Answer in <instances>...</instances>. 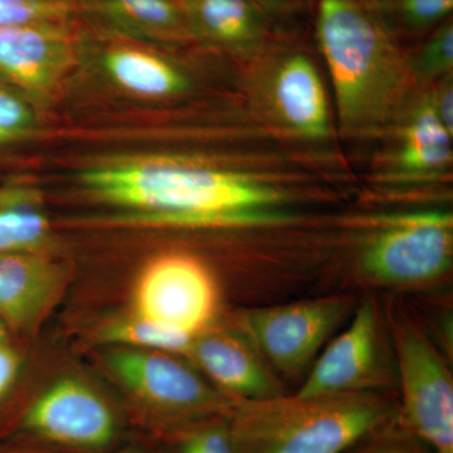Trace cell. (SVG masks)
Returning a JSON list of instances; mask_svg holds the SVG:
<instances>
[{
  "label": "cell",
  "instance_id": "cell-11",
  "mask_svg": "<svg viewBox=\"0 0 453 453\" xmlns=\"http://www.w3.org/2000/svg\"><path fill=\"white\" fill-rule=\"evenodd\" d=\"M81 50L74 19L0 28V80L26 96H52Z\"/></svg>",
  "mask_w": 453,
  "mask_h": 453
},
{
  "label": "cell",
  "instance_id": "cell-30",
  "mask_svg": "<svg viewBox=\"0 0 453 453\" xmlns=\"http://www.w3.org/2000/svg\"><path fill=\"white\" fill-rule=\"evenodd\" d=\"M111 453H149L142 447L139 446H127L122 447V449H113Z\"/></svg>",
  "mask_w": 453,
  "mask_h": 453
},
{
  "label": "cell",
  "instance_id": "cell-20",
  "mask_svg": "<svg viewBox=\"0 0 453 453\" xmlns=\"http://www.w3.org/2000/svg\"><path fill=\"white\" fill-rule=\"evenodd\" d=\"M388 31L418 35L434 29L451 16L453 0H365Z\"/></svg>",
  "mask_w": 453,
  "mask_h": 453
},
{
  "label": "cell",
  "instance_id": "cell-5",
  "mask_svg": "<svg viewBox=\"0 0 453 453\" xmlns=\"http://www.w3.org/2000/svg\"><path fill=\"white\" fill-rule=\"evenodd\" d=\"M107 362L138 398L149 421L165 432L204 417L229 413L237 402L208 386L172 353L124 348L112 351Z\"/></svg>",
  "mask_w": 453,
  "mask_h": 453
},
{
  "label": "cell",
  "instance_id": "cell-19",
  "mask_svg": "<svg viewBox=\"0 0 453 453\" xmlns=\"http://www.w3.org/2000/svg\"><path fill=\"white\" fill-rule=\"evenodd\" d=\"M49 219L22 190L0 196V255L35 251L49 240Z\"/></svg>",
  "mask_w": 453,
  "mask_h": 453
},
{
  "label": "cell",
  "instance_id": "cell-14",
  "mask_svg": "<svg viewBox=\"0 0 453 453\" xmlns=\"http://www.w3.org/2000/svg\"><path fill=\"white\" fill-rule=\"evenodd\" d=\"M98 37V35H97ZM97 65L107 81L130 96L164 100L189 89L187 74L150 44L100 37Z\"/></svg>",
  "mask_w": 453,
  "mask_h": 453
},
{
  "label": "cell",
  "instance_id": "cell-32",
  "mask_svg": "<svg viewBox=\"0 0 453 453\" xmlns=\"http://www.w3.org/2000/svg\"><path fill=\"white\" fill-rule=\"evenodd\" d=\"M57 2L68 3V4H73V0H57Z\"/></svg>",
  "mask_w": 453,
  "mask_h": 453
},
{
  "label": "cell",
  "instance_id": "cell-4",
  "mask_svg": "<svg viewBox=\"0 0 453 453\" xmlns=\"http://www.w3.org/2000/svg\"><path fill=\"white\" fill-rule=\"evenodd\" d=\"M452 213L408 211L380 219L360 253L366 279L389 288H417L451 270Z\"/></svg>",
  "mask_w": 453,
  "mask_h": 453
},
{
  "label": "cell",
  "instance_id": "cell-1",
  "mask_svg": "<svg viewBox=\"0 0 453 453\" xmlns=\"http://www.w3.org/2000/svg\"><path fill=\"white\" fill-rule=\"evenodd\" d=\"M97 201L129 211L145 225L246 226L288 219L283 195L249 175L164 159L96 164L79 174Z\"/></svg>",
  "mask_w": 453,
  "mask_h": 453
},
{
  "label": "cell",
  "instance_id": "cell-22",
  "mask_svg": "<svg viewBox=\"0 0 453 453\" xmlns=\"http://www.w3.org/2000/svg\"><path fill=\"white\" fill-rule=\"evenodd\" d=\"M103 339L111 344L125 345V348L189 354L195 338L166 329L138 316H131L109 325L104 330Z\"/></svg>",
  "mask_w": 453,
  "mask_h": 453
},
{
  "label": "cell",
  "instance_id": "cell-10",
  "mask_svg": "<svg viewBox=\"0 0 453 453\" xmlns=\"http://www.w3.org/2000/svg\"><path fill=\"white\" fill-rule=\"evenodd\" d=\"M390 369L374 300L366 297L349 325L316 357L296 395L380 393Z\"/></svg>",
  "mask_w": 453,
  "mask_h": 453
},
{
  "label": "cell",
  "instance_id": "cell-9",
  "mask_svg": "<svg viewBox=\"0 0 453 453\" xmlns=\"http://www.w3.org/2000/svg\"><path fill=\"white\" fill-rule=\"evenodd\" d=\"M20 429L42 447L70 453L111 451L121 434L118 411L73 378L57 381L20 416Z\"/></svg>",
  "mask_w": 453,
  "mask_h": 453
},
{
  "label": "cell",
  "instance_id": "cell-23",
  "mask_svg": "<svg viewBox=\"0 0 453 453\" xmlns=\"http://www.w3.org/2000/svg\"><path fill=\"white\" fill-rule=\"evenodd\" d=\"M410 73L419 79H434L451 73L453 67V26L445 20L434 29L425 44L407 59Z\"/></svg>",
  "mask_w": 453,
  "mask_h": 453
},
{
  "label": "cell",
  "instance_id": "cell-8",
  "mask_svg": "<svg viewBox=\"0 0 453 453\" xmlns=\"http://www.w3.org/2000/svg\"><path fill=\"white\" fill-rule=\"evenodd\" d=\"M351 305L348 295H332L250 309L238 318V333L270 366L295 375L312 365Z\"/></svg>",
  "mask_w": 453,
  "mask_h": 453
},
{
  "label": "cell",
  "instance_id": "cell-7",
  "mask_svg": "<svg viewBox=\"0 0 453 453\" xmlns=\"http://www.w3.org/2000/svg\"><path fill=\"white\" fill-rule=\"evenodd\" d=\"M134 316L195 336L210 329L219 290L210 267L186 252L155 256L140 271L133 290Z\"/></svg>",
  "mask_w": 453,
  "mask_h": 453
},
{
  "label": "cell",
  "instance_id": "cell-18",
  "mask_svg": "<svg viewBox=\"0 0 453 453\" xmlns=\"http://www.w3.org/2000/svg\"><path fill=\"white\" fill-rule=\"evenodd\" d=\"M451 142V134L438 120L428 98L414 110L402 133L399 173L416 179L440 174L452 162Z\"/></svg>",
  "mask_w": 453,
  "mask_h": 453
},
{
  "label": "cell",
  "instance_id": "cell-27",
  "mask_svg": "<svg viewBox=\"0 0 453 453\" xmlns=\"http://www.w3.org/2000/svg\"><path fill=\"white\" fill-rule=\"evenodd\" d=\"M19 365L20 360L17 351L7 345L0 344V402L13 387Z\"/></svg>",
  "mask_w": 453,
  "mask_h": 453
},
{
  "label": "cell",
  "instance_id": "cell-16",
  "mask_svg": "<svg viewBox=\"0 0 453 453\" xmlns=\"http://www.w3.org/2000/svg\"><path fill=\"white\" fill-rule=\"evenodd\" d=\"M271 105L288 129L311 139L330 133L329 107L323 81L308 57H285L270 83Z\"/></svg>",
  "mask_w": 453,
  "mask_h": 453
},
{
  "label": "cell",
  "instance_id": "cell-28",
  "mask_svg": "<svg viewBox=\"0 0 453 453\" xmlns=\"http://www.w3.org/2000/svg\"><path fill=\"white\" fill-rule=\"evenodd\" d=\"M434 111L438 120L446 127L449 134H453V88L452 81H446L440 88L429 97Z\"/></svg>",
  "mask_w": 453,
  "mask_h": 453
},
{
  "label": "cell",
  "instance_id": "cell-24",
  "mask_svg": "<svg viewBox=\"0 0 453 453\" xmlns=\"http://www.w3.org/2000/svg\"><path fill=\"white\" fill-rule=\"evenodd\" d=\"M37 122V113L23 94L0 82V145L28 138Z\"/></svg>",
  "mask_w": 453,
  "mask_h": 453
},
{
  "label": "cell",
  "instance_id": "cell-13",
  "mask_svg": "<svg viewBox=\"0 0 453 453\" xmlns=\"http://www.w3.org/2000/svg\"><path fill=\"white\" fill-rule=\"evenodd\" d=\"M189 356L219 392L235 401L285 395L267 363L240 333L207 329L193 339Z\"/></svg>",
  "mask_w": 453,
  "mask_h": 453
},
{
  "label": "cell",
  "instance_id": "cell-15",
  "mask_svg": "<svg viewBox=\"0 0 453 453\" xmlns=\"http://www.w3.org/2000/svg\"><path fill=\"white\" fill-rule=\"evenodd\" d=\"M192 40L234 55L262 49L267 13L256 0H179Z\"/></svg>",
  "mask_w": 453,
  "mask_h": 453
},
{
  "label": "cell",
  "instance_id": "cell-29",
  "mask_svg": "<svg viewBox=\"0 0 453 453\" xmlns=\"http://www.w3.org/2000/svg\"><path fill=\"white\" fill-rule=\"evenodd\" d=\"M266 13H283L299 7L303 0H256Z\"/></svg>",
  "mask_w": 453,
  "mask_h": 453
},
{
  "label": "cell",
  "instance_id": "cell-2",
  "mask_svg": "<svg viewBox=\"0 0 453 453\" xmlns=\"http://www.w3.org/2000/svg\"><path fill=\"white\" fill-rule=\"evenodd\" d=\"M316 35L342 130L368 135L393 118L408 85L407 59L365 0H319Z\"/></svg>",
  "mask_w": 453,
  "mask_h": 453
},
{
  "label": "cell",
  "instance_id": "cell-12",
  "mask_svg": "<svg viewBox=\"0 0 453 453\" xmlns=\"http://www.w3.org/2000/svg\"><path fill=\"white\" fill-rule=\"evenodd\" d=\"M73 8L98 37L150 46L192 40L179 0H73Z\"/></svg>",
  "mask_w": 453,
  "mask_h": 453
},
{
  "label": "cell",
  "instance_id": "cell-26",
  "mask_svg": "<svg viewBox=\"0 0 453 453\" xmlns=\"http://www.w3.org/2000/svg\"><path fill=\"white\" fill-rule=\"evenodd\" d=\"M396 417V416H395ZM347 453H434L429 447L392 421L366 437Z\"/></svg>",
  "mask_w": 453,
  "mask_h": 453
},
{
  "label": "cell",
  "instance_id": "cell-3",
  "mask_svg": "<svg viewBox=\"0 0 453 453\" xmlns=\"http://www.w3.org/2000/svg\"><path fill=\"white\" fill-rule=\"evenodd\" d=\"M395 416L380 393L281 395L237 401L229 413L240 453H347Z\"/></svg>",
  "mask_w": 453,
  "mask_h": 453
},
{
  "label": "cell",
  "instance_id": "cell-6",
  "mask_svg": "<svg viewBox=\"0 0 453 453\" xmlns=\"http://www.w3.org/2000/svg\"><path fill=\"white\" fill-rule=\"evenodd\" d=\"M402 390L395 421L434 453H453V380L445 357L410 321L393 324Z\"/></svg>",
  "mask_w": 453,
  "mask_h": 453
},
{
  "label": "cell",
  "instance_id": "cell-31",
  "mask_svg": "<svg viewBox=\"0 0 453 453\" xmlns=\"http://www.w3.org/2000/svg\"><path fill=\"white\" fill-rule=\"evenodd\" d=\"M5 338H7V327H5V324L0 320V344L4 342Z\"/></svg>",
  "mask_w": 453,
  "mask_h": 453
},
{
  "label": "cell",
  "instance_id": "cell-25",
  "mask_svg": "<svg viewBox=\"0 0 453 453\" xmlns=\"http://www.w3.org/2000/svg\"><path fill=\"white\" fill-rule=\"evenodd\" d=\"M74 19L73 4L57 0H0V28Z\"/></svg>",
  "mask_w": 453,
  "mask_h": 453
},
{
  "label": "cell",
  "instance_id": "cell-17",
  "mask_svg": "<svg viewBox=\"0 0 453 453\" xmlns=\"http://www.w3.org/2000/svg\"><path fill=\"white\" fill-rule=\"evenodd\" d=\"M58 267L35 251L0 255V320L23 326L50 303L59 283Z\"/></svg>",
  "mask_w": 453,
  "mask_h": 453
},
{
  "label": "cell",
  "instance_id": "cell-21",
  "mask_svg": "<svg viewBox=\"0 0 453 453\" xmlns=\"http://www.w3.org/2000/svg\"><path fill=\"white\" fill-rule=\"evenodd\" d=\"M229 413L204 417L165 432L168 453H240Z\"/></svg>",
  "mask_w": 453,
  "mask_h": 453
}]
</instances>
